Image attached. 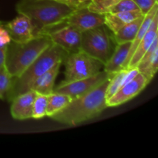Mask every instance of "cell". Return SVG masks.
I'll return each mask as SVG.
<instances>
[{
  "instance_id": "5",
  "label": "cell",
  "mask_w": 158,
  "mask_h": 158,
  "mask_svg": "<svg viewBox=\"0 0 158 158\" xmlns=\"http://www.w3.org/2000/svg\"><path fill=\"white\" fill-rule=\"evenodd\" d=\"M110 31L103 25L82 32L81 50L103 65L110 58L117 45Z\"/></svg>"
},
{
  "instance_id": "20",
  "label": "cell",
  "mask_w": 158,
  "mask_h": 158,
  "mask_svg": "<svg viewBox=\"0 0 158 158\" xmlns=\"http://www.w3.org/2000/svg\"><path fill=\"white\" fill-rule=\"evenodd\" d=\"M128 69H122L115 73L110 79L107 88L106 90V99L108 100L116 94L124 84V79Z\"/></svg>"
},
{
  "instance_id": "28",
  "label": "cell",
  "mask_w": 158,
  "mask_h": 158,
  "mask_svg": "<svg viewBox=\"0 0 158 158\" xmlns=\"http://www.w3.org/2000/svg\"><path fill=\"white\" fill-rule=\"evenodd\" d=\"M12 41L9 34L6 29L2 27L0 30V48H6L9 45V43Z\"/></svg>"
},
{
  "instance_id": "1",
  "label": "cell",
  "mask_w": 158,
  "mask_h": 158,
  "mask_svg": "<svg viewBox=\"0 0 158 158\" xmlns=\"http://www.w3.org/2000/svg\"><path fill=\"white\" fill-rule=\"evenodd\" d=\"M15 9L30 20L34 36L44 35L74 11L56 0H20Z\"/></svg>"
},
{
  "instance_id": "14",
  "label": "cell",
  "mask_w": 158,
  "mask_h": 158,
  "mask_svg": "<svg viewBox=\"0 0 158 158\" xmlns=\"http://www.w3.org/2000/svg\"><path fill=\"white\" fill-rule=\"evenodd\" d=\"M131 43L132 42H127L116 45L112 56L103 66V70L105 72L109 73L110 75H114L115 73L122 69V66L129 54Z\"/></svg>"
},
{
  "instance_id": "2",
  "label": "cell",
  "mask_w": 158,
  "mask_h": 158,
  "mask_svg": "<svg viewBox=\"0 0 158 158\" xmlns=\"http://www.w3.org/2000/svg\"><path fill=\"white\" fill-rule=\"evenodd\" d=\"M110 79L87 94L73 99L64 109L51 118L64 124L75 126L98 116L107 107L106 90Z\"/></svg>"
},
{
  "instance_id": "18",
  "label": "cell",
  "mask_w": 158,
  "mask_h": 158,
  "mask_svg": "<svg viewBox=\"0 0 158 158\" xmlns=\"http://www.w3.org/2000/svg\"><path fill=\"white\" fill-rule=\"evenodd\" d=\"M144 16L145 15H141L134 21L125 25L117 32L113 33V37L116 43L120 44L127 42H132L137 35V31L144 19Z\"/></svg>"
},
{
  "instance_id": "25",
  "label": "cell",
  "mask_w": 158,
  "mask_h": 158,
  "mask_svg": "<svg viewBox=\"0 0 158 158\" xmlns=\"http://www.w3.org/2000/svg\"><path fill=\"white\" fill-rule=\"evenodd\" d=\"M135 10H139V9L134 0H120L117 4L111 8L109 13L131 12Z\"/></svg>"
},
{
  "instance_id": "12",
  "label": "cell",
  "mask_w": 158,
  "mask_h": 158,
  "mask_svg": "<svg viewBox=\"0 0 158 158\" xmlns=\"http://www.w3.org/2000/svg\"><path fill=\"white\" fill-rule=\"evenodd\" d=\"M37 95L35 91L30 90L19 94L12 100L11 115L15 120L32 118V106Z\"/></svg>"
},
{
  "instance_id": "23",
  "label": "cell",
  "mask_w": 158,
  "mask_h": 158,
  "mask_svg": "<svg viewBox=\"0 0 158 158\" xmlns=\"http://www.w3.org/2000/svg\"><path fill=\"white\" fill-rule=\"evenodd\" d=\"M47 96L37 94L32 106V118L40 119L46 116Z\"/></svg>"
},
{
  "instance_id": "9",
  "label": "cell",
  "mask_w": 158,
  "mask_h": 158,
  "mask_svg": "<svg viewBox=\"0 0 158 158\" xmlns=\"http://www.w3.org/2000/svg\"><path fill=\"white\" fill-rule=\"evenodd\" d=\"M47 35L52 43L60 46L67 54L81 50L82 32L71 26H65L52 31Z\"/></svg>"
},
{
  "instance_id": "29",
  "label": "cell",
  "mask_w": 158,
  "mask_h": 158,
  "mask_svg": "<svg viewBox=\"0 0 158 158\" xmlns=\"http://www.w3.org/2000/svg\"><path fill=\"white\" fill-rule=\"evenodd\" d=\"M6 48H0V68L2 67L5 65L6 57Z\"/></svg>"
},
{
  "instance_id": "22",
  "label": "cell",
  "mask_w": 158,
  "mask_h": 158,
  "mask_svg": "<svg viewBox=\"0 0 158 158\" xmlns=\"http://www.w3.org/2000/svg\"><path fill=\"white\" fill-rule=\"evenodd\" d=\"M120 0H91L87 9L91 12L99 14L109 13L111 8Z\"/></svg>"
},
{
  "instance_id": "11",
  "label": "cell",
  "mask_w": 158,
  "mask_h": 158,
  "mask_svg": "<svg viewBox=\"0 0 158 158\" xmlns=\"http://www.w3.org/2000/svg\"><path fill=\"white\" fill-rule=\"evenodd\" d=\"M12 42L18 43H24L33 39L32 24L29 18L24 15L19 14V16L9 22L6 26Z\"/></svg>"
},
{
  "instance_id": "3",
  "label": "cell",
  "mask_w": 158,
  "mask_h": 158,
  "mask_svg": "<svg viewBox=\"0 0 158 158\" xmlns=\"http://www.w3.org/2000/svg\"><path fill=\"white\" fill-rule=\"evenodd\" d=\"M67 55V52L60 46L54 43L50 45L19 77H13L10 89L6 96L8 100L12 101L19 94L30 90L31 86L37 78L57 63H63Z\"/></svg>"
},
{
  "instance_id": "7",
  "label": "cell",
  "mask_w": 158,
  "mask_h": 158,
  "mask_svg": "<svg viewBox=\"0 0 158 158\" xmlns=\"http://www.w3.org/2000/svg\"><path fill=\"white\" fill-rule=\"evenodd\" d=\"M105 23V15L91 12L87 8L74 10L70 15L66 17L63 22L54 27L51 28L44 35H47L49 32L57 29L69 26L81 32L98 26H103Z\"/></svg>"
},
{
  "instance_id": "16",
  "label": "cell",
  "mask_w": 158,
  "mask_h": 158,
  "mask_svg": "<svg viewBox=\"0 0 158 158\" xmlns=\"http://www.w3.org/2000/svg\"><path fill=\"white\" fill-rule=\"evenodd\" d=\"M141 15H143L140 10L106 13L105 14L104 25L110 30V32H112V33H115L125 25L134 21Z\"/></svg>"
},
{
  "instance_id": "15",
  "label": "cell",
  "mask_w": 158,
  "mask_h": 158,
  "mask_svg": "<svg viewBox=\"0 0 158 158\" xmlns=\"http://www.w3.org/2000/svg\"><path fill=\"white\" fill-rule=\"evenodd\" d=\"M61 64V62L57 63L47 72L37 78L31 86L30 89L35 91L37 94H43L46 96L52 94L53 92L54 83H55L56 78L60 72Z\"/></svg>"
},
{
  "instance_id": "30",
  "label": "cell",
  "mask_w": 158,
  "mask_h": 158,
  "mask_svg": "<svg viewBox=\"0 0 158 158\" xmlns=\"http://www.w3.org/2000/svg\"><path fill=\"white\" fill-rule=\"evenodd\" d=\"M2 27H3V26H0V30H1V29H2Z\"/></svg>"
},
{
  "instance_id": "6",
  "label": "cell",
  "mask_w": 158,
  "mask_h": 158,
  "mask_svg": "<svg viewBox=\"0 0 158 158\" xmlns=\"http://www.w3.org/2000/svg\"><path fill=\"white\" fill-rule=\"evenodd\" d=\"M66 71L65 80L61 83H66L94 76L103 69L104 65L99 60L93 58L80 50L68 54L64 60Z\"/></svg>"
},
{
  "instance_id": "10",
  "label": "cell",
  "mask_w": 158,
  "mask_h": 158,
  "mask_svg": "<svg viewBox=\"0 0 158 158\" xmlns=\"http://www.w3.org/2000/svg\"><path fill=\"white\" fill-rule=\"evenodd\" d=\"M148 83L145 77L139 73L132 80L123 85L114 95L106 100V106L110 107L123 104L138 95Z\"/></svg>"
},
{
  "instance_id": "26",
  "label": "cell",
  "mask_w": 158,
  "mask_h": 158,
  "mask_svg": "<svg viewBox=\"0 0 158 158\" xmlns=\"http://www.w3.org/2000/svg\"><path fill=\"white\" fill-rule=\"evenodd\" d=\"M56 1L66 5L73 10H77L83 8H87L91 0H56Z\"/></svg>"
},
{
  "instance_id": "8",
  "label": "cell",
  "mask_w": 158,
  "mask_h": 158,
  "mask_svg": "<svg viewBox=\"0 0 158 158\" xmlns=\"http://www.w3.org/2000/svg\"><path fill=\"white\" fill-rule=\"evenodd\" d=\"M112 75H110L104 70H101L97 74L85 79L69 82V83H60L55 89L54 93H60L69 96L72 99L77 98L79 97L87 94L106 80H109Z\"/></svg>"
},
{
  "instance_id": "17",
  "label": "cell",
  "mask_w": 158,
  "mask_h": 158,
  "mask_svg": "<svg viewBox=\"0 0 158 158\" xmlns=\"http://www.w3.org/2000/svg\"><path fill=\"white\" fill-rule=\"evenodd\" d=\"M157 13H158V3H156V4L154 6V7L150 10V12H148V14L145 15L144 19H143V22H142L141 25H140V28H139L138 31H137V35H136L135 38H134V40L132 41L129 54H128L127 57L126 61H125V63H123V66H122V69H127V66L128 63H129L131 56H133L134 51L136 50L137 47L138 46L139 43H140L142 39L143 38V36L145 35L146 32H148V29H149L150 26H151V22H152L153 19H154V15H155Z\"/></svg>"
},
{
  "instance_id": "13",
  "label": "cell",
  "mask_w": 158,
  "mask_h": 158,
  "mask_svg": "<svg viewBox=\"0 0 158 158\" xmlns=\"http://www.w3.org/2000/svg\"><path fill=\"white\" fill-rule=\"evenodd\" d=\"M157 30H158V14L157 13L154 15L151 24L148 29V32H146L145 35L140 43H139L138 46L137 47L136 50L134 51V54L131 56L129 63H128L127 69H133L137 67L139 62L141 60L142 57L143 56L150 46L154 43V40L157 38Z\"/></svg>"
},
{
  "instance_id": "21",
  "label": "cell",
  "mask_w": 158,
  "mask_h": 158,
  "mask_svg": "<svg viewBox=\"0 0 158 158\" xmlns=\"http://www.w3.org/2000/svg\"><path fill=\"white\" fill-rule=\"evenodd\" d=\"M136 68L145 77L148 83H150L154 77L158 69V51L146 63L137 65Z\"/></svg>"
},
{
  "instance_id": "4",
  "label": "cell",
  "mask_w": 158,
  "mask_h": 158,
  "mask_svg": "<svg viewBox=\"0 0 158 158\" xmlns=\"http://www.w3.org/2000/svg\"><path fill=\"white\" fill-rule=\"evenodd\" d=\"M52 43L49 35H40L24 43L11 41L6 49L5 66L12 77H18Z\"/></svg>"
},
{
  "instance_id": "19",
  "label": "cell",
  "mask_w": 158,
  "mask_h": 158,
  "mask_svg": "<svg viewBox=\"0 0 158 158\" xmlns=\"http://www.w3.org/2000/svg\"><path fill=\"white\" fill-rule=\"evenodd\" d=\"M73 100L69 96L60 93H54L47 95L46 116L52 117L56 114L64 109Z\"/></svg>"
},
{
  "instance_id": "24",
  "label": "cell",
  "mask_w": 158,
  "mask_h": 158,
  "mask_svg": "<svg viewBox=\"0 0 158 158\" xmlns=\"http://www.w3.org/2000/svg\"><path fill=\"white\" fill-rule=\"evenodd\" d=\"M13 77L10 75L6 66L0 68V99L3 100L10 89Z\"/></svg>"
},
{
  "instance_id": "27",
  "label": "cell",
  "mask_w": 158,
  "mask_h": 158,
  "mask_svg": "<svg viewBox=\"0 0 158 158\" xmlns=\"http://www.w3.org/2000/svg\"><path fill=\"white\" fill-rule=\"evenodd\" d=\"M134 2L137 6L139 10L144 15L150 12L156 3H157V0H134Z\"/></svg>"
}]
</instances>
